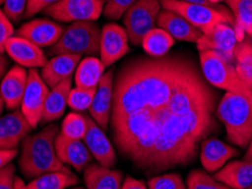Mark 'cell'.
I'll return each mask as SVG.
<instances>
[{
	"label": "cell",
	"instance_id": "1",
	"mask_svg": "<svg viewBox=\"0 0 252 189\" xmlns=\"http://www.w3.org/2000/svg\"><path fill=\"white\" fill-rule=\"evenodd\" d=\"M199 75L194 62L183 54L128 59L114 81L110 117L164 107L179 88Z\"/></svg>",
	"mask_w": 252,
	"mask_h": 189
},
{
	"label": "cell",
	"instance_id": "2",
	"mask_svg": "<svg viewBox=\"0 0 252 189\" xmlns=\"http://www.w3.org/2000/svg\"><path fill=\"white\" fill-rule=\"evenodd\" d=\"M198 154V143L188 134L183 116L162 107L160 132L142 171L156 173L177 165H188Z\"/></svg>",
	"mask_w": 252,
	"mask_h": 189
},
{
	"label": "cell",
	"instance_id": "3",
	"mask_svg": "<svg viewBox=\"0 0 252 189\" xmlns=\"http://www.w3.org/2000/svg\"><path fill=\"white\" fill-rule=\"evenodd\" d=\"M57 135L58 126L50 124L41 132L27 136L22 140V151L18 159L22 175L28 179H35L44 173L70 171L57 157L55 149Z\"/></svg>",
	"mask_w": 252,
	"mask_h": 189
},
{
	"label": "cell",
	"instance_id": "4",
	"mask_svg": "<svg viewBox=\"0 0 252 189\" xmlns=\"http://www.w3.org/2000/svg\"><path fill=\"white\" fill-rule=\"evenodd\" d=\"M216 117L226 129L227 139L247 147L252 137V93L226 92L216 109Z\"/></svg>",
	"mask_w": 252,
	"mask_h": 189
},
{
	"label": "cell",
	"instance_id": "5",
	"mask_svg": "<svg viewBox=\"0 0 252 189\" xmlns=\"http://www.w3.org/2000/svg\"><path fill=\"white\" fill-rule=\"evenodd\" d=\"M101 29L94 21L74 22L64 29L61 39L50 47L49 54L95 55L100 54Z\"/></svg>",
	"mask_w": 252,
	"mask_h": 189
},
{
	"label": "cell",
	"instance_id": "6",
	"mask_svg": "<svg viewBox=\"0 0 252 189\" xmlns=\"http://www.w3.org/2000/svg\"><path fill=\"white\" fill-rule=\"evenodd\" d=\"M200 65L211 85L232 93H252V85L240 79L233 62L214 51H200Z\"/></svg>",
	"mask_w": 252,
	"mask_h": 189
},
{
	"label": "cell",
	"instance_id": "7",
	"mask_svg": "<svg viewBox=\"0 0 252 189\" xmlns=\"http://www.w3.org/2000/svg\"><path fill=\"white\" fill-rule=\"evenodd\" d=\"M160 5L164 9L172 10V12L182 15L202 33L220 23L229 24L233 27H235V20L231 10L226 9L223 6L209 7L181 2L176 0H160Z\"/></svg>",
	"mask_w": 252,
	"mask_h": 189
},
{
	"label": "cell",
	"instance_id": "8",
	"mask_svg": "<svg viewBox=\"0 0 252 189\" xmlns=\"http://www.w3.org/2000/svg\"><path fill=\"white\" fill-rule=\"evenodd\" d=\"M160 6V0H138L125 13L123 23L129 43L141 46L144 36L156 28Z\"/></svg>",
	"mask_w": 252,
	"mask_h": 189
},
{
	"label": "cell",
	"instance_id": "9",
	"mask_svg": "<svg viewBox=\"0 0 252 189\" xmlns=\"http://www.w3.org/2000/svg\"><path fill=\"white\" fill-rule=\"evenodd\" d=\"M103 3L101 0H61L43 10L44 14L57 22L97 21L101 16Z\"/></svg>",
	"mask_w": 252,
	"mask_h": 189
},
{
	"label": "cell",
	"instance_id": "10",
	"mask_svg": "<svg viewBox=\"0 0 252 189\" xmlns=\"http://www.w3.org/2000/svg\"><path fill=\"white\" fill-rule=\"evenodd\" d=\"M49 91V87L44 83L38 69H30L27 88H25V93L22 100L21 111L33 129L38 127V125L41 122L44 103H46Z\"/></svg>",
	"mask_w": 252,
	"mask_h": 189
},
{
	"label": "cell",
	"instance_id": "11",
	"mask_svg": "<svg viewBox=\"0 0 252 189\" xmlns=\"http://www.w3.org/2000/svg\"><path fill=\"white\" fill-rule=\"evenodd\" d=\"M238 42L234 27L229 24L220 23L203 32L195 43L200 51H214L227 61L233 62L234 49Z\"/></svg>",
	"mask_w": 252,
	"mask_h": 189
},
{
	"label": "cell",
	"instance_id": "12",
	"mask_svg": "<svg viewBox=\"0 0 252 189\" xmlns=\"http://www.w3.org/2000/svg\"><path fill=\"white\" fill-rule=\"evenodd\" d=\"M128 36L125 28L116 23H108L101 29L100 38V60L109 67L128 53Z\"/></svg>",
	"mask_w": 252,
	"mask_h": 189
},
{
	"label": "cell",
	"instance_id": "13",
	"mask_svg": "<svg viewBox=\"0 0 252 189\" xmlns=\"http://www.w3.org/2000/svg\"><path fill=\"white\" fill-rule=\"evenodd\" d=\"M85 118H87V133L83 138L84 144L100 165L113 168L117 162L116 152L113 144L106 136L103 129L92 119L90 114H85Z\"/></svg>",
	"mask_w": 252,
	"mask_h": 189
},
{
	"label": "cell",
	"instance_id": "14",
	"mask_svg": "<svg viewBox=\"0 0 252 189\" xmlns=\"http://www.w3.org/2000/svg\"><path fill=\"white\" fill-rule=\"evenodd\" d=\"M64 27L54 21L38 18L30 21L15 32V35L23 38L39 48L53 47L61 39Z\"/></svg>",
	"mask_w": 252,
	"mask_h": 189
},
{
	"label": "cell",
	"instance_id": "15",
	"mask_svg": "<svg viewBox=\"0 0 252 189\" xmlns=\"http://www.w3.org/2000/svg\"><path fill=\"white\" fill-rule=\"evenodd\" d=\"M32 129V126L18 109L0 117V151L17 150Z\"/></svg>",
	"mask_w": 252,
	"mask_h": 189
},
{
	"label": "cell",
	"instance_id": "16",
	"mask_svg": "<svg viewBox=\"0 0 252 189\" xmlns=\"http://www.w3.org/2000/svg\"><path fill=\"white\" fill-rule=\"evenodd\" d=\"M114 100V70L109 69L100 80L97 92L92 105L89 108V114L103 131L107 129L113 110Z\"/></svg>",
	"mask_w": 252,
	"mask_h": 189
},
{
	"label": "cell",
	"instance_id": "17",
	"mask_svg": "<svg viewBox=\"0 0 252 189\" xmlns=\"http://www.w3.org/2000/svg\"><path fill=\"white\" fill-rule=\"evenodd\" d=\"M55 149L59 160L64 164L73 166L79 172L84 171L94 158L83 140L67 138L61 133L55 140Z\"/></svg>",
	"mask_w": 252,
	"mask_h": 189
},
{
	"label": "cell",
	"instance_id": "18",
	"mask_svg": "<svg viewBox=\"0 0 252 189\" xmlns=\"http://www.w3.org/2000/svg\"><path fill=\"white\" fill-rule=\"evenodd\" d=\"M29 79V72L20 65L10 68L1 80L0 95L9 110H17L22 105Z\"/></svg>",
	"mask_w": 252,
	"mask_h": 189
},
{
	"label": "cell",
	"instance_id": "19",
	"mask_svg": "<svg viewBox=\"0 0 252 189\" xmlns=\"http://www.w3.org/2000/svg\"><path fill=\"white\" fill-rule=\"evenodd\" d=\"M5 53L22 67L40 68L47 64V57L41 48L20 36L14 35L6 44Z\"/></svg>",
	"mask_w": 252,
	"mask_h": 189
},
{
	"label": "cell",
	"instance_id": "20",
	"mask_svg": "<svg viewBox=\"0 0 252 189\" xmlns=\"http://www.w3.org/2000/svg\"><path fill=\"white\" fill-rule=\"evenodd\" d=\"M157 25L162 28L174 40L184 41V42H196L202 32L193 27L182 15L172 10H160L157 18Z\"/></svg>",
	"mask_w": 252,
	"mask_h": 189
},
{
	"label": "cell",
	"instance_id": "21",
	"mask_svg": "<svg viewBox=\"0 0 252 189\" xmlns=\"http://www.w3.org/2000/svg\"><path fill=\"white\" fill-rule=\"evenodd\" d=\"M81 61V55L63 54L54 55L41 69V75L48 87L53 88L65 80L70 79Z\"/></svg>",
	"mask_w": 252,
	"mask_h": 189
},
{
	"label": "cell",
	"instance_id": "22",
	"mask_svg": "<svg viewBox=\"0 0 252 189\" xmlns=\"http://www.w3.org/2000/svg\"><path fill=\"white\" fill-rule=\"evenodd\" d=\"M240 151L217 138H206L201 144L200 161L208 172H217L232 158L238 157Z\"/></svg>",
	"mask_w": 252,
	"mask_h": 189
},
{
	"label": "cell",
	"instance_id": "23",
	"mask_svg": "<svg viewBox=\"0 0 252 189\" xmlns=\"http://www.w3.org/2000/svg\"><path fill=\"white\" fill-rule=\"evenodd\" d=\"M85 189H121L123 184V172L120 170L97 164H89L84 169Z\"/></svg>",
	"mask_w": 252,
	"mask_h": 189
},
{
	"label": "cell",
	"instance_id": "24",
	"mask_svg": "<svg viewBox=\"0 0 252 189\" xmlns=\"http://www.w3.org/2000/svg\"><path fill=\"white\" fill-rule=\"evenodd\" d=\"M214 178L232 189H246L252 185V162L232 161L215 173Z\"/></svg>",
	"mask_w": 252,
	"mask_h": 189
},
{
	"label": "cell",
	"instance_id": "25",
	"mask_svg": "<svg viewBox=\"0 0 252 189\" xmlns=\"http://www.w3.org/2000/svg\"><path fill=\"white\" fill-rule=\"evenodd\" d=\"M72 90V77L59 83L49 91L47 96L41 122H53L59 119L68 106V95Z\"/></svg>",
	"mask_w": 252,
	"mask_h": 189
},
{
	"label": "cell",
	"instance_id": "26",
	"mask_svg": "<svg viewBox=\"0 0 252 189\" xmlns=\"http://www.w3.org/2000/svg\"><path fill=\"white\" fill-rule=\"evenodd\" d=\"M105 65L99 58L88 55L80 61L75 73L76 87L81 88H97L103 74Z\"/></svg>",
	"mask_w": 252,
	"mask_h": 189
},
{
	"label": "cell",
	"instance_id": "27",
	"mask_svg": "<svg viewBox=\"0 0 252 189\" xmlns=\"http://www.w3.org/2000/svg\"><path fill=\"white\" fill-rule=\"evenodd\" d=\"M235 20V35L239 42L244 40V33L252 36V0H225Z\"/></svg>",
	"mask_w": 252,
	"mask_h": 189
},
{
	"label": "cell",
	"instance_id": "28",
	"mask_svg": "<svg viewBox=\"0 0 252 189\" xmlns=\"http://www.w3.org/2000/svg\"><path fill=\"white\" fill-rule=\"evenodd\" d=\"M79 184L77 178L72 171H55L44 173L28 184L30 189H66Z\"/></svg>",
	"mask_w": 252,
	"mask_h": 189
},
{
	"label": "cell",
	"instance_id": "29",
	"mask_svg": "<svg viewBox=\"0 0 252 189\" xmlns=\"http://www.w3.org/2000/svg\"><path fill=\"white\" fill-rule=\"evenodd\" d=\"M141 46L148 55L161 57L168 54L170 48L174 46V39L162 28H154L144 36Z\"/></svg>",
	"mask_w": 252,
	"mask_h": 189
},
{
	"label": "cell",
	"instance_id": "30",
	"mask_svg": "<svg viewBox=\"0 0 252 189\" xmlns=\"http://www.w3.org/2000/svg\"><path fill=\"white\" fill-rule=\"evenodd\" d=\"M235 70L240 79L252 85V42L243 40L234 49Z\"/></svg>",
	"mask_w": 252,
	"mask_h": 189
},
{
	"label": "cell",
	"instance_id": "31",
	"mask_svg": "<svg viewBox=\"0 0 252 189\" xmlns=\"http://www.w3.org/2000/svg\"><path fill=\"white\" fill-rule=\"evenodd\" d=\"M85 133H87V118H85V114L72 112L66 116L62 124V135L70 139L83 140Z\"/></svg>",
	"mask_w": 252,
	"mask_h": 189
},
{
	"label": "cell",
	"instance_id": "32",
	"mask_svg": "<svg viewBox=\"0 0 252 189\" xmlns=\"http://www.w3.org/2000/svg\"><path fill=\"white\" fill-rule=\"evenodd\" d=\"M187 189H232L225 184L215 179L202 170H193L189 173Z\"/></svg>",
	"mask_w": 252,
	"mask_h": 189
},
{
	"label": "cell",
	"instance_id": "33",
	"mask_svg": "<svg viewBox=\"0 0 252 189\" xmlns=\"http://www.w3.org/2000/svg\"><path fill=\"white\" fill-rule=\"evenodd\" d=\"M97 88H72L68 95V107L76 112L89 110L94 101Z\"/></svg>",
	"mask_w": 252,
	"mask_h": 189
},
{
	"label": "cell",
	"instance_id": "34",
	"mask_svg": "<svg viewBox=\"0 0 252 189\" xmlns=\"http://www.w3.org/2000/svg\"><path fill=\"white\" fill-rule=\"evenodd\" d=\"M148 189H187V185L181 175L173 172L151 178L148 181Z\"/></svg>",
	"mask_w": 252,
	"mask_h": 189
},
{
	"label": "cell",
	"instance_id": "35",
	"mask_svg": "<svg viewBox=\"0 0 252 189\" xmlns=\"http://www.w3.org/2000/svg\"><path fill=\"white\" fill-rule=\"evenodd\" d=\"M103 3L102 14L107 20H120L138 0H101Z\"/></svg>",
	"mask_w": 252,
	"mask_h": 189
},
{
	"label": "cell",
	"instance_id": "36",
	"mask_svg": "<svg viewBox=\"0 0 252 189\" xmlns=\"http://www.w3.org/2000/svg\"><path fill=\"white\" fill-rule=\"evenodd\" d=\"M28 0H5L3 1V12L12 22H20L24 17L27 9Z\"/></svg>",
	"mask_w": 252,
	"mask_h": 189
},
{
	"label": "cell",
	"instance_id": "37",
	"mask_svg": "<svg viewBox=\"0 0 252 189\" xmlns=\"http://www.w3.org/2000/svg\"><path fill=\"white\" fill-rule=\"evenodd\" d=\"M14 34L15 29L12 21L3 12V9H0V53H5L6 44Z\"/></svg>",
	"mask_w": 252,
	"mask_h": 189
},
{
	"label": "cell",
	"instance_id": "38",
	"mask_svg": "<svg viewBox=\"0 0 252 189\" xmlns=\"http://www.w3.org/2000/svg\"><path fill=\"white\" fill-rule=\"evenodd\" d=\"M58 1H61V0H28L24 17L30 18L34 16L35 14L43 12V10L48 8V7L55 5V3H57Z\"/></svg>",
	"mask_w": 252,
	"mask_h": 189
},
{
	"label": "cell",
	"instance_id": "39",
	"mask_svg": "<svg viewBox=\"0 0 252 189\" xmlns=\"http://www.w3.org/2000/svg\"><path fill=\"white\" fill-rule=\"evenodd\" d=\"M15 170L12 163L0 169V189H15Z\"/></svg>",
	"mask_w": 252,
	"mask_h": 189
},
{
	"label": "cell",
	"instance_id": "40",
	"mask_svg": "<svg viewBox=\"0 0 252 189\" xmlns=\"http://www.w3.org/2000/svg\"><path fill=\"white\" fill-rule=\"evenodd\" d=\"M121 189H148V186L142 180H138L131 176H126Z\"/></svg>",
	"mask_w": 252,
	"mask_h": 189
},
{
	"label": "cell",
	"instance_id": "41",
	"mask_svg": "<svg viewBox=\"0 0 252 189\" xmlns=\"http://www.w3.org/2000/svg\"><path fill=\"white\" fill-rule=\"evenodd\" d=\"M17 157V150L13 151H0V169L12 163L15 158Z\"/></svg>",
	"mask_w": 252,
	"mask_h": 189
},
{
	"label": "cell",
	"instance_id": "42",
	"mask_svg": "<svg viewBox=\"0 0 252 189\" xmlns=\"http://www.w3.org/2000/svg\"><path fill=\"white\" fill-rule=\"evenodd\" d=\"M8 66H9L8 58L6 57L3 53H0V80H2L3 76L6 75V73L8 72Z\"/></svg>",
	"mask_w": 252,
	"mask_h": 189
},
{
	"label": "cell",
	"instance_id": "43",
	"mask_svg": "<svg viewBox=\"0 0 252 189\" xmlns=\"http://www.w3.org/2000/svg\"><path fill=\"white\" fill-rule=\"evenodd\" d=\"M176 1L181 2H187V3H195V5H203V6H209V7H218L217 5L209 2L208 0H176Z\"/></svg>",
	"mask_w": 252,
	"mask_h": 189
},
{
	"label": "cell",
	"instance_id": "44",
	"mask_svg": "<svg viewBox=\"0 0 252 189\" xmlns=\"http://www.w3.org/2000/svg\"><path fill=\"white\" fill-rule=\"evenodd\" d=\"M15 189H30L28 185L24 183V180L20 177L15 176Z\"/></svg>",
	"mask_w": 252,
	"mask_h": 189
},
{
	"label": "cell",
	"instance_id": "45",
	"mask_svg": "<svg viewBox=\"0 0 252 189\" xmlns=\"http://www.w3.org/2000/svg\"><path fill=\"white\" fill-rule=\"evenodd\" d=\"M244 160L252 162V137H251L249 145H248V150L246 152V154H244Z\"/></svg>",
	"mask_w": 252,
	"mask_h": 189
},
{
	"label": "cell",
	"instance_id": "46",
	"mask_svg": "<svg viewBox=\"0 0 252 189\" xmlns=\"http://www.w3.org/2000/svg\"><path fill=\"white\" fill-rule=\"evenodd\" d=\"M3 107H5V102H3V100H2V98H1V95H0V117H1V113H2Z\"/></svg>",
	"mask_w": 252,
	"mask_h": 189
},
{
	"label": "cell",
	"instance_id": "47",
	"mask_svg": "<svg viewBox=\"0 0 252 189\" xmlns=\"http://www.w3.org/2000/svg\"><path fill=\"white\" fill-rule=\"evenodd\" d=\"M209 2H211V3H214V5H217L218 2H221V1H225V0H208Z\"/></svg>",
	"mask_w": 252,
	"mask_h": 189
},
{
	"label": "cell",
	"instance_id": "48",
	"mask_svg": "<svg viewBox=\"0 0 252 189\" xmlns=\"http://www.w3.org/2000/svg\"><path fill=\"white\" fill-rule=\"evenodd\" d=\"M3 1H5V0H0V5H3Z\"/></svg>",
	"mask_w": 252,
	"mask_h": 189
},
{
	"label": "cell",
	"instance_id": "49",
	"mask_svg": "<svg viewBox=\"0 0 252 189\" xmlns=\"http://www.w3.org/2000/svg\"><path fill=\"white\" fill-rule=\"evenodd\" d=\"M73 189H84V188H82V187H76V188H73Z\"/></svg>",
	"mask_w": 252,
	"mask_h": 189
},
{
	"label": "cell",
	"instance_id": "50",
	"mask_svg": "<svg viewBox=\"0 0 252 189\" xmlns=\"http://www.w3.org/2000/svg\"><path fill=\"white\" fill-rule=\"evenodd\" d=\"M246 189H252V185H251V186L248 187V188H246Z\"/></svg>",
	"mask_w": 252,
	"mask_h": 189
}]
</instances>
